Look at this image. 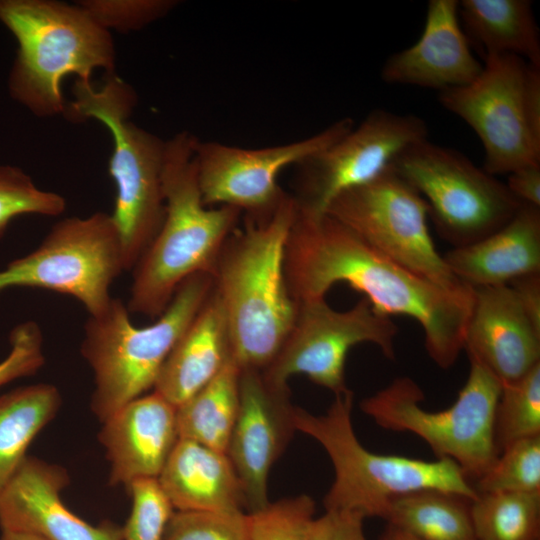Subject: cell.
I'll return each instance as SVG.
<instances>
[{
  "mask_svg": "<svg viewBox=\"0 0 540 540\" xmlns=\"http://www.w3.org/2000/svg\"><path fill=\"white\" fill-rule=\"evenodd\" d=\"M284 271L295 303L324 299L333 285L344 282L363 293L379 313L415 320L423 330L428 355L440 368H450L463 350L473 292L460 295L438 287L326 213L298 203Z\"/></svg>",
  "mask_w": 540,
  "mask_h": 540,
  "instance_id": "obj_1",
  "label": "cell"
},
{
  "mask_svg": "<svg viewBox=\"0 0 540 540\" xmlns=\"http://www.w3.org/2000/svg\"><path fill=\"white\" fill-rule=\"evenodd\" d=\"M297 209V199L284 193L271 211L247 215L244 227L229 236L217 259L214 290L240 369H265L293 325L297 304L287 287L284 257Z\"/></svg>",
  "mask_w": 540,
  "mask_h": 540,
  "instance_id": "obj_2",
  "label": "cell"
},
{
  "mask_svg": "<svg viewBox=\"0 0 540 540\" xmlns=\"http://www.w3.org/2000/svg\"><path fill=\"white\" fill-rule=\"evenodd\" d=\"M188 132L165 141L162 184L165 215L155 238L133 267L128 311L158 317L189 277L212 275L242 211L208 207L198 182L196 145Z\"/></svg>",
  "mask_w": 540,
  "mask_h": 540,
  "instance_id": "obj_3",
  "label": "cell"
},
{
  "mask_svg": "<svg viewBox=\"0 0 540 540\" xmlns=\"http://www.w3.org/2000/svg\"><path fill=\"white\" fill-rule=\"evenodd\" d=\"M0 21L18 43L9 92L37 116L66 111L61 86L68 75L91 82L98 69L113 73L115 48L110 31L77 4L0 0Z\"/></svg>",
  "mask_w": 540,
  "mask_h": 540,
  "instance_id": "obj_4",
  "label": "cell"
},
{
  "mask_svg": "<svg viewBox=\"0 0 540 540\" xmlns=\"http://www.w3.org/2000/svg\"><path fill=\"white\" fill-rule=\"evenodd\" d=\"M353 392L335 395L327 412L314 415L295 407L294 425L327 452L334 481L326 493L325 510H345L386 519L393 498L419 490H438L470 501L477 497L463 470L450 459L425 461L377 454L364 447L352 424Z\"/></svg>",
  "mask_w": 540,
  "mask_h": 540,
  "instance_id": "obj_5",
  "label": "cell"
},
{
  "mask_svg": "<svg viewBox=\"0 0 540 540\" xmlns=\"http://www.w3.org/2000/svg\"><path fill=\"white\" fill-rule=\"evenodd\" d=\"M213 287L210 274L189 277L157 321L145 327H136L127 306L114 297L103 312L89 316L80 352L94 374L90 407L101 423L154 388L164 362Z\"/></svg>",
  "mask_w": 540,
  "mask_h": 540,
  "instance_id": "obj_6",
  "label": "cell"
},
{
  "mask_svg": "<svg viewBox=\"0 0 540 540\" xmlns=\"http://www.w3.org/2000/svg\"><path fill=\"white\" fill-rule=\"evenodd\" d=\"M66 111L74 119L101 122L113 141L109 173L116 186L114 211L125 271H131L158 233L165 215L162 169L165 141L129 120L137 97L113 74L100 88L76 80Z\"/></svg>",
  "mask_w": 540,
  "mask_h": 540,
  "instance_id": "obj_7",
  "label": "cell"
},
{
  "mask_svg": "<svg viewBox=\"0 0 540 540\" xmlns=\"http://www.w3.org/2000/svg\"><path fill=\"white\" fill-rule=\"evenodd\" d=\"M469 361L464 386L444 410L423 409V390L406 376L363 399L360 408L384 429L418 436L437 459L454 461L469 479L477 480L499 455L494 420L502 384L481 363Z\"/></svg>",
  "mask_w": 540,
  "mask_h": 540,
  "instance_id": "obj_8",
  "label": "cell"
},
{
  "mask_svg": "<svg viewBox=\"0 0 540 540\" xmlns=\"http://www.w3.org/2000/svg\"><path fill=\"white\" fill-rule=\"evenodd\" d=\"M483 58L471 83L439 92L440 104L477 134L487 173L540 165V67L507 53Z\"/></svg>",
  "mask_w": 540,
  "mask_h": 540,
  "instance_id": "obj_9",
  "label": "cell"
},
{
  "mask_svg": "<svg viewBox=\"0 0 540 540\" xmlns=\"http://www.w3.org/2000/svg\"><path fill=\"white\" fill-rule=\"evenodd\" d=\"M389 169L420 194L436 230L454 247L495 232L523 205L464 154L428 138L406 147Z\"/></svg>",
  "mask_w": 540,
  "mask_h": 540,
  "instance_id": "obj_10",
  "label": "cell"
},
{
  "mask_svg": "<svg viewBox=\"0 0 540 540\" xmlns=\"http://www.w3.org/2000/svg\"><path fill=\"white\" fill-rule=\"evenodd\" d=\"M123 271L113 218L96 212L57 222L34 251L0 270V292L10 287L55 291L74 297L95 316L109 305L110 287Z\"/></svg>",
  "mask_w": 540,
  "mask_h": 540,
  "instance_id": "obj_11",
  "label": "cell"
},
{
  "mask_svg": "<svg viewBox=\"0 0 540 540\" xmlns=\"http://www.w3.org/2000/svg\"><path fill=\"white\" fill-rule=\"evenodd\" d=\"M325 213L438 287L460 295L473 292L451 272L437 251L424 199L389 168L371 182L338 195Z\"/></svg>",
  "mask_w": 540,
  "mask_h": 540,
  "instance_id": "obj_12",
  "label": "cell"
},
{
  "mask_svg": "<svg viewBox=\"0 0 540 540\" xmlns=\"http://www.w3.org/2000/svg\"><path fill=\"white\" fill-rule=\"evenodd\" d=\"M296 304L288 336L272 362L261 371L268 383L287 387L291 376L302 374L338 395L349 390L345 361L353 346L372 343L386 358L395 359L398 328L391 317L376 311L365 297L347 311L334 310L325 298Z\"/></svg>",
  "mask_w": 540,
  "mask_h": 540,
  "instance_id": "obj_13",
  "label": "cell"
},
{
  "mask_svg": "<svg viewBox=\"0 0 540 540\" xmlns=\"http://www.w3.org/2000/svg\"><path fill=\"white\" fill-rule=\"evenodd\" d=\"M354 127L350 118L299 141L260 149H244L218 142H197L198 182L203 203L232 206L248 215L274 209L284 195L277 180L292 164H302Z\"/></svg>",
  "mask_w": 540,
  "mask_h": 540,
  "instance_id": "obj_14",
  "label": "cell"
},
{
  "mask_svg": "<svg viewBox=\"0 0 540 540\" xmlns=\"http://www.w3.org/2000/svg\"><path fill=\"white\" fill-rule=\"evenodd\" d=\"M428 138L425 121L414 114L375 109L357 127L300 164L305 193L298 203L325 213L338 195L384 173L406 147Z\"/></svg>",
  "mask_w": 540,
  "mask_h": 540,
  "instance_id": "obj_15",
  "label": "cell"
},
{
  "mask_svg": "<svg viewBox=\"0 0 540 540\" xmlns=\"http://www.w3.org/2000/svg\"><path fill=\"white\" fill-rule=\"evenodd\" d=\"M289 387L268 383L260 370L241 369L240 402L226 454L241 484L246 513L269 504L270 470L294 432Z\"/></svg>",
  "mask_w": 540,
  "mask_h": 540,
  "instance_id": "obj_16",
  "label": "cell"
},
{
  "mask_svg": "<svg viewBox=\"0 0 540 540\" xmlns=\"http://www.w3.org/2000/svg\"><path fill=\"white\" fill-rule=\"evenodd\" d=\"M68 484L62 466L27 456L0 495L1 531L45 540H123L122 527L110 521L91 525L65 506L61 493Z\"/></svg>",
  "mask_w": 540,
  "mask_h": 540,
  "instance_id": "obj_17",
  "label": "cell"
},
{
  "mask_svg": "<svg viewBox=\"0 0 540 540\" xmlns=\"http://www.w3.org/2000/svg\"><path fill=\"white\" fill-rule=\"evenodd\" d=\"M463 349L502 385L520 379L540 363V331L509 284L473 288Z\"/></svg>",
  "mask_w": 540,
  "mask_h": 540,
  "instance_id": "obj_18",
  "label": "cell"
},
{
  "mask_svg": "<svg viewBox=\"0 0 540 540\" xmlns=\"http://www.w3.org/2000/svg\"><path fill=\"white\" fill-rule=\"evenodd\" d=\"M457 0H430L420 38L392 54L381 78L389 84L440 91L465 86L481 72L471 44L462 29Z\"/></svg>",
  "mask_w": 540,
  "mask_h": 540,
  "instance_id": "obj_19",
  "label": "cell"
},
{
  "mask_svg": "<svg viewBox=\"0 0 540 540\" xmlns=\"http://www.w3.org/2000/svg\"><path fill=\"white\" fill-rule=\"evenodd\" d=\"M98 439L110 463V485L158 478L179 440L177 407L155 391L142 395L102 422Z\"/></svg>",
  "mask_w": 540,
  "mask_h": 540,
  "instance_id": "obj_20",
  "label": "cell"
},
{
  "mask_svg": "<svg viewBox=\"0 0 540 540\" xmlns=\"http://www.w3.org/2000/svg\"><path fill=\"white\" fill-rule=\"evenodd\" d=\"M451 272L464 284L489 287L540 273V209L523 203L501 228L444 256Z\"/></svg>",
  "mask_w": 540,
  "mask_h": 540,
  "instance_id": "obj_21",
  "label": "cell"
},
{
  "mask_svg": "<svg viewBox=\"0 0 540 540\" xmlns=\"http://www.w3.org/2000/svg\"><path fill=\"white\" fill-rule=\"evenodd\" d=\"M232 358L225 311L214 287L178 340L154 385V391L179 407Z\"/></svg>",
  "mask_w": 540,
  "mask_h": 540,
  "instance_id": "obj_22",
  "label": "cell"
},
{
  "mask_svg": "<svg viewBox=\"0 0 540 540\" xmlns=\"http://www.w3.org/2000/svg\"><path fill=\"white\" fill-rule=\"evenodd\" d=\"M157 479L178 511L244 512L241 484L229 457L198 442L179 438Z\"/></svg>",
  "mask_w": 540,
  "mask_h": 540,
  "instance_id": "obj_23",
  "label": "cell"
},
{
  "mask_svg": "<svg viewBox=\"0 0 540 540\" xmlns=\"http://www.w3.org/2000/svg\"><path fill=\"white\" fill-rule=\"evenodd\" d=\"M466 36L483 54L507 53L540 67V35L529 0H462Z\"/></svg>",
  "mask_w": 540,
  "mask_h": 540,
  "instance_id": "obj_24",
  "label": "cell"
},
{
  "mask_svg": "<svg viewBox=\"0 0 540 540\" xmlns=\"http://www.w3.org/2000/svg\"><path fill=\"white\" fill-rule=\"evenodd\" d=\"M61 404L60 391L49 383L19 387L0 396V495Z\"/></svg>",
  "mask_w": 540,
  "mask_h": 540,
  "instance_id": "obj_25",
  "label": "cell"
},
{
  "mask_svg": "<svg viewBox=\"0 0 540 540\" xmlns=\"http://www.w3.org/2000/svg\"><path fill=\"white\" fill-rule=\"evenodd\" d=\"M240 373L231 358L216 377L177 407L179 438L226 453L239 409Z\"/></svg>",
  "mask_w": 540,
  "mask_h": 540,
  "instance_id": "obj_26",
  "label": "cell"
},
{
  "mask_svg": "<svg viewBox=\"0 0 540 540\" xmlns=\"http://www.w3.org/2000/svg\"><path fill=\"white\" fill-rule=\"evenodd\" d=\"M469 508L458 495L419 490L393 498L385 520L421 540H476Z\"/></svg>",
  "mask_w": 540,
  "mask_h": 540,
  "instance_id": "obj_27",
  "label": "cell"
},
{
  "mask_svg": "<svg viewBox=\"0 0 540 540\" xmlns=\"http://www.w3.org/2000/svg\"><path fill=\"white\" fill-rule=\"evenodd\" d=\"M469 509L476 540L540 538V491L478 494Z\"/></svg>",
  "mask_w": 540,
  "mask_h": 540,
  "instance_id": "obj_28",
  "label": "cell"
},
{
  "mask_svg": "<svg viewBox=\"0 0 540 540\" xmlns=\"http://www.w3.org/2000/svg\"><path fill=\"white\" fill-rule=\"evenodd\" d=\"M494 435L499 454L517 440L540 435V363L520 379L502 385Z\"/></svg>",
  "mask_w": 540,
  "mask_h": 540,
  "instance_id": "obj_29",
  "label": "cell"
},
{
  "mask_svg": "<svg viewBox=\"0 0 540 540\" xmlns=\"http://www.w3.org/2000/svg\"><path fill=\"white\" fill-rule=\"evenodd\" d=\"M473 487L477 494L540 491V435L504 447Z\"/></svg>",
  "mask_w": 540,
  "mask_h": 540,
  "instance_id": "obj_30",
  "label": "cell"
},
{
  "mask_svg": "<svg viewBox=\"0 0 540 540\" xmlns=\"http://www.w3.org/2000/svg\"><path fill=\"white\" fill-rule=\"evenodd\" d=\"M65 208L60 194L38 188L18 167L0 165V239L11 220L19 215L58 216Z\"/></svg>",
  "mask_w": 540,
  "mask_h": 540,
  "instance_id": "obj_31",
  "label": "cell"
},
{
  "mask_svg": "<svg viewBox=\"0 0 540 540\" xmlns=\"http://www.w3.org/2000/svg\"><path fill=\"white\" fill-rule=\"evenodd\" d=\"M315 502L305 494L269 502L247 513L248 540H305Z\"/></svg>",
  "mask_w": 540,
  "mask_h": 540,
  "instance_id": "obj_32",
  "label": "cell"
},
{
  "mask_svg": "<svg viewBox=\"0 0 540 540\" xmlns=\"http://www.w3.org/2000/svg\"><path fill=\"white\" fill-rule=\"evenodd\" d=\"M127 488L132 505L122 527L123 540H163L174 507L158 479H138Z\"/></svg>",
  "mask_w": 540,
  "mask_h": 540,
  "instance_id": "obj_33",
  "label": "cell"
},
{
  "mask_svg": "<svg viewBox=\"0 0 540 540\" xmlns=\"http://www.w3.org/2000/svg\"><path fill=\"white\" fill-rule=\"evenodd\" d=\"M163 540H248L247 513L176 510Z\"/></svg>",
  "mask_w": 540,
  "mask_h": 540,
  "instance_id": "obj_34",
  "label": "cell"
},
{
  "mask_svg": "<svg viewBox=\"0 0 540 540\" xmlns=\"http://www.w3.org/2000/svg\"><path fill=\"white\" fill-rule=\"evenodd\" d=\"M175 3L171 0H83L77 5L108 31L129 32L163 17Z\"/></svg>",
  "mask_w": 540,
  "mask_h": 540,
  "instance_id": "obj_35",
  "label": "cell"
},
{
  "mask_svg": "<svg viewBox=\"0 0 540 540\" xmlns=\"http://www.w3.org/2000/svg\"><path fill=\"white\" fill-rule=\"evenodd\" d=\"M9 342V353L0 362V386L34 375L45 363L43 335L36 322L16 325L9 335Z\"/></svg>",
  "mask_w": 540,
  "mask_h": 540,
  "instance_id": "obj_36",
  "label": "cell"
},
{
  "mask_svg": "<svg viewBox=\"0 0 540 540\" xmlns=\"http://www.w3.org/2000/svg\"><path fill=\"white\" fill-rule=\"evenodd\" d=\"M364 519L357 512L326 510L320 517L312 519L305 540H367Z\"/></svg>",
  "mask_w": 540,
  "mask_h": 540,
  "instance_id": "obj_37",
  "label": "cell"
},
{
  "mask_svg": "<svg viewBox=\"0 0 540 540\" xmlns=\"http://www.w3.org/2000/svg\"><path fill=\"white\" fill-rule=\"evenodd\" d=\"M508 175V190L522 203L540 207V165L525 166Z\"/></svg>",
  "mask_w": 540,
  "mask_h": 540,
  "instance_id": "obj_38",
  "label": "cell"
},
{
  "mask_svg": "<svg viewBox=\"0 0 540 540\" xmlns=\"http://www.w3.org/2000/svg\"><path fill=\"white\" fill-rule=\"evenodd\" d=\"M509 285L533 326L540 331V273L519 277Z\"/></svg>",
  "mask_w": 540,
  "mask_h": 540,
  "instance_id": "obj_39",
  "label": "cell"
},
{
  "mask_svg": "<svg viewBox=\"0 0 540 540\" xmlns=\"http://www.w3.org/2000/svg\"><path fill=\"white\" fill-rule=\"evenodd\" d=\"M378 540H421L410 532L388 523Z\"/></svg>",
  "mask_w": 540,
  "mask_h": 540,
  "instance_id": "obj_40",
  "label": "cell"
},
{
  "mask_svg": "<svg viewBox=\"0 0 540 540\" xmlns=\"http://www.w3.org/2000/svg\"><path fill=\"white\" fill-rule=\"evenodd\" d=\"M0 540H45L37 535L17 531H1Z\"/></svg>",
  "mask_w": 540,
  "mask_h": 540,
  "instance_id": "obj_41",
  "label": "cell"
}]
</instances>
